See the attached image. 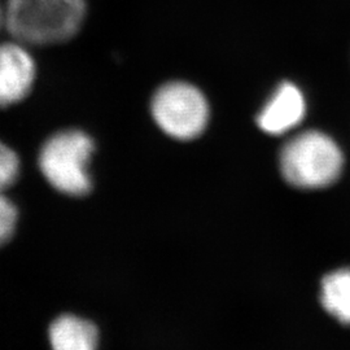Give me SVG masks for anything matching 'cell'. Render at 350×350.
Here are the masks:
<instances>
[{
    "mask_svg": "<svg viewBox=\"0 0 350 350\" xmlns=\"http://www.w3.org/2000/svg\"><path fill=\"white\" fill-rule=\"evenodd\" d=\"M321 302L327 313L350 325V269H338L323 278Z\"/></svg>",
    "mask_w": 350,
    "mask_h": 350,
    "instance_id": "ba28073f",
    "label": "cell"
},
{
    "mask_svg": "<svg viewBox=\"0 0 350 350\" xmlns=\"http://www.w3.org/2000/svg\"><path fill=\"white\" fill-rule=\"evenodd\" d=\"M344 167L338 143L322 131L310 130L291 139L280 152V170L293 187L318 189L331 186Z\"/></svg>",
    "mask_w": 350,
    "mask_h": 350,
    "instance_id": "7a4b0ae2",
    "label": "cell"
},
{
    "mask_svg": "<svg viewBox=\"0 0 350 350\" xmlns=\"http://www.w3.org/2000/svg\"><path fill=\"white\" fill-rule=\"evenodd\" d=\"M49 336L52 350H98L99 334L95 325L72 314L56 318Z\"/></svg>",
    "mask_w": 350,
    "mask_h": 350,
    "instance_id": "52a82bcc",
    "label": "cell"
},
{
    "mask_svg": "<svg viewBox=\"0 0 350 350\" xmlns=\"http://www.w3.org/2000/svg\"><path fill=\"white\" fill-rule=\"evenodd\" d=\"M94 150V142L86 133L60 131L43 144L38 159L39 169L59 192L69 196H85L92 186L88 163Z\"/></svg>",
    "mask_w": 350,
    "mask_h": 350,
    "instance_id": "3957f363",
    "label": "cell"
},
{
    "mask_svg": "<svg viewBox=\"0 0 350 350\" xmlns=\"http://www.w3.org/2000/svg\"><path fill=\"white\" fill-rule=\"evenodd\" d=\"M3 25H4V11L0 7V27Z\"/></svg>",
    "mask_w": 350,
    "mask_h": 350,
    "instance_id": "8fae6325",
    "label": "cell"
},
{
    "mask_svg": "<svg viewBox=\"0 0 350 350\" xmlns=\"http://www.w3.org/2000/svg\"><path fill=\"white\" fill-rule=\"evenodd\" d=\"M36 63L23 43L0 44V108L24 100L36 81Z\"/></svg>",
    "mask_w": 350,
    "mask_h": 350,
    "instance_id": "5b68a950",
    "label": "cell"
},
{
    "mask_svg": "<svg viewBox=\"0 0 350 350\" xmlns=\"http://www.w3.org/2000/svg\"><path fill=\"white\" fill-rule=\"evenodd\" d=\"M85 14V0H7L4 25L18 43L47 46L75 37Z\"/></svg>",
    "mask_w": 350,
    "mask_h": 350,
    "instance_id": "6da1fadb",
    "label": "cell"
},
{
    "mask_svg": "<svg viewBox=\"0 0 350 350\" xmlns=\"http://www.w3.org/2000/svg\"><path fill=\"white\" fill-rule=\"evenodd\" d=\"M18 212L12 200L0 193V247L12 238L17 226Z\"/></svg>",
    "mask_w": 350,
    "mask_h": 350,
    "instance_id": "30bf717a",
    "label": "cell"
},
{
    "mask_svg": "<svg viewBox=\"0 0 350 350\" xmlns=\"http://www.w3.org/2000/svg\"><path fill=\"white\" fill-rule=\"evenodd\" d=\"M306 114V101L300 88L284 82L276 88L257 117L260 129L270 135H282L300 125Z\"/></svg>",
    "mask_w": 350,
    "mask_h": 350,
    "instance_id": "8992f818",
    "label": "cell"
},
{
    "mask_svg": "<svg viewBox=\"0 0 350 350\" xmlns=\"http://www.w3.org/2000/svg\"><path fill=\"white\" fill-rule=\"evenodd\" d=\"M150 108L159 127L178 140L200 137L209 121L205 96L199 88L186 82H170L159 88Z\"/></svg>",
    "mask_w": 350,
    "mask_h": 350,
    "instance_id": "277c9868",
    "label": "cell"
},
{
    "mask_svg": "<svg viewBox=\"0 0 350 350\" xmlns=\"http://www.w3.org/2000/svg\"><path fill=\"white\" fill-rule=\"evenodd\" d=\"M20 173V159L7 144L0 142V193L11 187Z\"/></svg>",
    "mask_w": 350,
    "mask_h": 350,
    "instance_id": "9c48e42d",
    "label": "cell"
}]
</instances>
